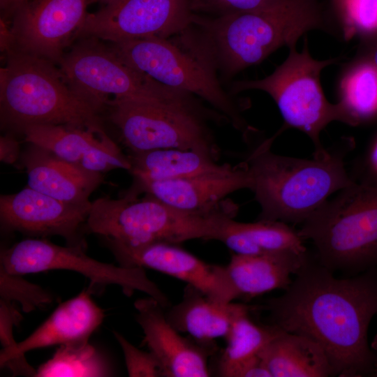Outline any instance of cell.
<instances>
[{"label":"cell","mask_w":377,"mask_h":377,"mask_svg":"<svg viewBox=\"0 0 377 377\" xmlns=\"http://www.w3.org/2000/svg\"><path fill=\"white\" fill-rule=\"evenodd\" d=\"M283 126L270 138L247 144L242 163L251 179V191L260 207L258 220L302 223L329 196L355 179L346 169L345 158L353 149L350 138L342 140L311 159L275 154L271 149Z\"/></svg>","instance_id":"3"},{"label":"cell","mask_w":377,"mask_h":377,"mask_svg":"<svg viewBox=\"0 0 377 377\" xmlns=\"http://www.w3.org/2000/svg\"><path fill=\"white\" fill-rule=\"evenodd\" d=\"M134 306L136 320L144 334L143 343L158 362L164 376H211L208 358L216 346L182 337L168 321L164 307L151 297L137 300Z\"/></svg>","instance_id":"16"},{"label":"cell","mask_w":377,"mask_h":377,"mask_svg":"<svg viewBox=\"0 0 377 377\" xmlns=\"http://www.w3.org/2000/svg\"><path fill=\"white\" fill-rule=\"evenodd\" d=\"M251 309L244 304L216 301L187 284L181 301L165 315L179 332L201 343L216 346L215 340L225 338L235 320L249 313Z\"/></svg>","instance_id":"20"},{"label":"cell","mask_w":377,"mask_h":377,"mask_svg":"<svg viewBox=\"0 0 377 377\" xmlns=\"http://www.w3.org/2000/svg\"><path fill=\"white\" fill-rule=\"evenodd\" d=\"M339 95L343 123L357 126L377 119V67L369 61L353 66L341 80Z\"/></svg>","instance_id":"25"},{"label":"cell","mask_w":377,"mask_h":377,"mask_svg":"<svg viewBox=\"0 0 377 377\" xmlns=\"http://www.w3.org/2000/svg\"><path fill=\"white\" fill-rule=\"evenodd\" d=\"M87 288L60 304L52 313L28 337L17 343L7 356L0 358L1 367L14 374L34 376L35 370L24 354L31 350L88 341L105 318L104 310L91 299Z\"/></svg>","instance_id":"17"},{"label":"cell","mask_w":377,"mask_h":377,"mask_svg":"<svg viewBox=\"0 0 377 377\" xmlns=\"http://www.w3.org/2000/svg\"><path fill=\"white\" fill-rule=\"evenodd\" d=\"M106 109L128 152L177 148L217 161L221 156L211 123L229 122L196 96L165 102L114 99Z\"/></svg>","instance_id":"6"},{"label":"cell","mask_w":377,"mask_h":377,"mask_svg":"<svg viewBox=\"0 0 377 377\" xmlns=\"http://www.w3.org/2000/svg\"><path fill=\"white\" fill-rule=\"evenodd\" d=\"M94 1H99V2L103 3L104 4H107L117 0H94Z\"/></svg>","instance_id":"38"},{"label":"cell","mask_w":377,"mask_h":377,"mask_svg":"<svg viewBox=\"0 0 377 377\" xmlns=\"http://www.w3.org/2000/svg\"><path fill=\"white\" fill-rule=\"evenodd\" d=\"M22 133L27 143L44 148L79 166L95 149L110 139L101 126L34 125L26 128Z\"/></svg>","instance_id":"24"},{"label":"cell","mask_w":377,"mask_h":377,"mask_svg":"<svg viewBox=\"0 0 377 377\" xmlns=\"http://www.w3.org/2000/svg\"><path fill=\"white\" fill-rule=\"evenodd\" d=\"M276 0H192L195 14L216 17L256 9Z\"/></svg>","instance_id":"32"},{"label":"cell","mask_w":377,"mask_h":377,"mask_svg":"<svg viewBox=\"0 0 377 377\" xmlns=\"http://www.w3.org/2000/svg\"><path fill=\"white\" fill-rule=\"evenodd\" d=\"M251 179L242 162L230 172L190 177L183 179L154 181L133 178L128 192L149 194L182 211L211 214L221 210L230 194L251 188Z\"/></svg>","instance_id":"18"},{"label":"cell","mask_w":377,"mask_h":377,"mask_svg":"<svg viewBox=\"0 0 377 377\" xmlns=\"http://www.w3.org/2000/svg\"><path fill=\"white\" fill-rule=\"evenodd\" d=\"M232 224L262 253L283 251L301 254L307 252L297 231L286 223L263 220L243 223L233 219Z\"/></svg>","instance_id":"28"},{"label":"cell","mask_w":377,"mask_h":377,"mask_svg":"<svg viewBox=\"0 0 377 377\" xmlns=\"http://www.w3.org/2000/svg\"><path fill=\"white\" fill-rule=\"evenodd\" d=\"M324 25L314 0H276L221 16L195 15L180 40L218 77L228 78L258 64L283 45L295 46L303 34Z\"/></svg>","instance_id":"2"},{"label":"cell","mask_w":377,"mask_h":377,"mask_svg":"<svg viewBox=\"0 0 377 377\" xmlns=\"http://www.w3.org/2000/svg\"><path fill=\"white\" fill-rule=\"evenodd\" d=\"M102 239L121 266L156 270L185 281L221 302H231L239 298L225 266L207 263L179 244L153 242L130 245L109 238Z\"/></svg>","instance_id":"14"},{"label":"cell","mask_w":377,"mask_h":377,"mask_svg":"<svg viewBox=\"0 0 377 377\" xmlns=\"http://www.w3.org/2000/svg\"><path fill=\"white\" fill-rule=\"evenodd\" d=\"M368 61L371 62L377 67V45L372 50L371 56Z\"/></svg>","instance_id":"37"},{"label":"cell","mask_w":377,"mask_h":377,"mask_svg":"<svg viewBox=\"0 0 377 377\" xmlns=\"http://www.w3.org/2000/svg\"><path fill=\"white\" fill-rule=\"evenodd\" d=\"M354 177L297 230L303 240L312 242L318 262L333 272L359 273L377 267V180Z\"/></svg>","instance_id":"5"},{"label":"cell","mask_w":377,"mask_h":377,"mask_svg":"<svg viewBox=\"0 0 377 377\" xmlns=\"http://www.w3.org/2000/svg\"><path fill=\"white\" fill-rule=\"evenodd\" d=\"M80 247L61 246L42 239H25L1 250L0 267L6 272L24 275L53 269L78 272L90 281L92 293L109 285L121 287L131 296L136 290L143 292L167 307L169 301L155 283L139 267L116 266L96 260Z\"/></svg>","instance_id":"11"},{"label":"cell","mask_w":377,"mask_h":377,"mask_svg":"<svg viewBox=\"0 0 377 377\" xmlns=\"http://www.w3.org/2000/svg\"><path fill=\"white\" fill-rule=\"evenodd\" d=\"M108 363L88 341L60 345L36 370L37 377L108 376Z\"/></svg>","instance_id":"27"},{"label":"cell","mask_w":377,"mask_h":377,"mask_svg":"<svg viewBox=\"0 0 377 377\" xmlns=\"http://www.w3.org/2000/svg\"><path fill=\"white\" fill-rule=\"evenodd\" d=\"M29 0H0L1 10L4 19L11 17Z\"/></svg>","instance_id":"35"},{"label":"cell","mask_w":377,"mask_h":377,"mask_svg":"<svg viewBox=\"0 0 377 377\" xmlns=\"http://www.w3.org/2000/svg\"><path fill=\"white\" fill-rule=\"evenodd\" d=\"M371 348L374 353L375 360H374V369L373 376H377V335L374 339L373 341L371 342Z\"/></svg>","instance_id":"36"},{"label":"cell","mask_w":377,"mask_h":377,"mask_svg":"<svg viewBox=\"0 0 377 377\" xmlns=\"http://www.w3.org/2000/svg\"><path fill=\"white\" fill-rule=\"evenodd\" d=\"M374 269L339 279L308 256L284 293L267 301L271 324L319 343L334 376H373L368 330L377 314Z\"/></svg>","instance_id":"1"},{"label":"cell","mask_w":377,"mask_h":377,"mask_svg":"<svg viewBox=\"0 0 377 377\" xmlns=\"http://www.w3.org/2000/svg\"><path fill=\"white\" fill-rule=\"evenodd\" d=\"M336 61L313 59L306 43L302 52L294 46L272 74L260 80L235 82L231 93L257 89L268 94L279 108L284 127L297 128L307 135L314 145L313 156L318 157L327 150L320 140L321 131L333 121L343 122L339 104L327 100L320 80L322 70Z\"/></svg>","instance_id":"9"},{"label":"cell","mask_w":377,"mask_h":377,"mask_svg":"<svg viewBox=\"0 0 377 377\" xmlns=\"http://www.w3.org/2000/svg\"><path fill=\"white\" fill-rule=\"evenodd\" d=\"M309 255L291 251L258 255L233 253L225 266L228 279L239 295L252 297L276 289L286 290L291 275L301 269Z\"/></svg>","instance_id":"21"},{"label":"cell","mask_w":377,"mask_h":377,"mask_svg":"<svg viewBox=\"0 0 377 377\" xmlns=\"http://www.w3.org/2000/svg\"><path fill=\"white\" fill-rule=\"evenodd\" d=\"M338 1V0H335V1Z\"/></svg>","instance_id":"39"},{"label":"cell","mask_w":377,"mask_h":377,"mask_svg":"<svg viewBox=\"0 0 377 377\" xmlns=\"http://www.w3.org/2000/svg\"><path fill=\"white\" fill-rule=\"evenodd\" d=\"M99 40L81 38L58 65L71 88L100 112L114 99L165 102L195 96L156 82Z\"/></svg>","instance_id":"10"},{"label":"cell","mask_w":377,"mask_h":377,"mask_svg":"<svg viewBox=\"0 0 377 377\" xmlns=\"http://www.w3.org/2000/svg\"><path fill=\"white\" fill-rule=\"evenodd\" d=\"M281 330L272 324L255 323L249 318V313L239 316L225 337L226 345L217 360L216 374L231 377L237 367L258 356L263 348Z\"/></svg>","instance_id":"26"},{"label":"cell","mask_w":377,"mask_h":377,"mask_svg":"<svg viewBox=\"0 0 377 377\" xmlns=\"http://www.w3.org/2000/svg\"><path fill=\"white\" fill-rule=\"evenodd\" d=\"M22 275L11 274L0 267L1 299L20 304L26 313L52 303L54 297L41 286L25 280Z\"/></svg>","instance_id":"29"},{"label":"cell","mask_w":377,"mask_h":377,"mask_svg":"<svg viewBox=\"0 0 377 377\" xmlns=\"http://www.w3.org/2000/svg\"><path fill=\"white\" fill-rule=\"evenodd\" d=\"M194 15L192 0H117L87 13L77 36L110 43L170 38L182 32Z\"/></svg>","instance_id":"12"},{"label":"cell","mask_w":377,"mask_h":377,"mask_svg":"<svg viewBox=\"0 0 377 377\" xmlns=\"http://www.w3.org/2000/svg\"><path fill=\"white\" fill-rule=\"evenodd\" d=\"M110 47L124 62L156 82L202 100L224 116L244 141L257 133L217 75L172 39L150 38L112 43Z\"/></svg>","instance_id":"8"},{"label":"cell","mask_w":377,"mask_h":377,"mask_svg":"<svg viewBox=\"0 0 377 377\" xmlns=\"http://www.w3.org/2000/svg\"><path fill=\"white\" fill-rule=\"evenodd\" d=\"M22 316L12 302L1 299L0 302V340L3 349L0 358L9 355L17 346L13 335V329L17 325Z\"/></svg>","instance_id":"33"},{"label":"cell","mask_w":377,"mask_h":377,"mask_svg":"<svg viewBox=\"0 0 377 377\" xmlns=\"http://www.w3.org/2000/svg\"><path fill=\"white\" fill-rule=\"evenodd\" d=\"M22 151L18 140L12 135H6L0 138V161L13 164L20 160Z\"/></svg>","instance_id":"34"},{"label":"cell","mask_w":377,"mask_h":377,"mask_svg":"<svg viewBox=\"0 0 377 377\" xmlns=\"http://www.w3.org/2000/svg\"><path fill=\"white\" fill-rule=\"evenodd\" d=\"M91 204L63 202L27 186L17 193L1 195V226L4 230L31 237L60 236L68 246L86 249L80 231Z\"/></svg>","instance_id":"15"},{"label":"cell","mask_w":377,"mask_h":377,"mask_svg":"<svg viewBox=\"0 0 377 377\" xmlns=\"http://www.w3.org/2000/svg\"><path fill=\"white\" fill-rule=\"evenodd\" d=\"M335 2L348 32L377 31V0H338Z\"/></svg>","instance_id":"30"},{"label":"cell","mask_w":377,"mask_h":377,"mask_svg":"<svg viewBox=\"0 0 377 377\" xmlns=\"http://www.w3.org/2000/svg\"><path fill=\"white\" fill-rule=\"evenodd\" d=\"M133 178L154 181L172 180L231 171L235 165L217 161L195 151L177 148L128 152Z\"/></svg>","instance_id":"23"},{"label":"cell","mask_w":377,"mask_h":377,"mask_svg":"<svg viewBox=\"0 0 377 377\" xmlns=\"http://www.w3.org/2000/svg\"><path fill=\"white\" fill-rule=\"evenodd\" d=\"M226 209L211 214L176 209L155 197L127 192L122 198L91 202L86 231L112 240L140 245L153 242L179 244L193 239L214 240Z\"/></svg>","instance_id":"7"},{"label":"cell","mask_w":377,"mask_h":377,"mask_svg":"<svg viewBox=\"0 0 377 377\" xmlns=\"http://www.w3.org/2000/svg\"><path fill=\"white\" fill-rule=\"evenodd\" d=\"M113 334L123 351L128 376H164L158 362L150 351L140 350L117 332Z\"/></svg>","instance_id":"31"},{"label":"cell","mask_w":377,"mask_h":377,"mask_svg":"<svg viewBox=\"0 0 377 377\" xmlns=\"http://www.w3.org/2000/svg\"><path fill=\"white\" fill-rule=\"evenodd\" d=\"M272 377H327L334 376L327 356L311 338L284 330L258 354Z\"/></svg>","instance_id":"22"},{"label":"cell","mask_w":377,"mask_h":377,"mask_svg":"<svg viewBox=\"0 0 377 377\" xmlns=\"http://www.w3.org/2000/svg\"><path fill=\"white\" fill-rule=\"evenodd\" d=\"M87 0H31L12 17V47L58 64L87 15Z\"/></svg>","instance_id":"13"},{"label":"cell","mask_w":377,"mask_h":377,"mask_svg":"<svg viewBox=\"0 0 377 377\" xmlns=\"http://www.w3.org/2000/svg\"><path fill=\"white\" fill-rule=\"evenodd\" d=\"M30 188L59 200L89 205V197L103 181V174L68 162L51 151L29 144L20 160Z\"/></svg>","instance_id":"19"},{"label":"cell","mask_w":377,"mask_h":377,"mask_svg":"<svg viewBox=\"0 0 377 377\" xmlns=\"http://www.w3.org/2000/svg\"><path fill=\"white\" fill-rule=\"evenodd\" d=\"M0 71L1 121L22 133L34 125L101 126L100 112L76 94L59 68L15 48Z\"/></svg>","instance_id":"4"}]
</instances>
